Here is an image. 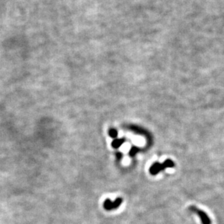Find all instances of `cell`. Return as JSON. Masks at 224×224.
Here are the masks:
<instances>
[{"instance_id": "5", "label": "cell", "mask_w": 224, "mask_h": 224, "mask_svg": "<svg viewBox=\"0 0 224 224\" xmlns=\"http://www.w3.org/2000/svg\"><path fill=\"white\" fill-rule=\"evenodd\" d=\"M139 150H140V148H139L138 147H136V146H133V147H132V148L130 150V152H129L130 156H131V157L135 156L136 153L138 152Z\"/></svg>"}, {"instance_id": "3", "label": "cell", "mask_w": 224, "mask_h": 224, "mask_svg": "<svg viewBox=\"0 0 224 224\" xmlns=\"http://www.w3.org/2000/svg\"><path fill=\"white\" fill-rule=\"evenodd\" d=\"M122 202V198H117L116 199V200L114 201V202H112L111 201L109 200V199H106V200H105L104 206V208L107 210H114L116 209V208H117L120 207V205H121V203Z\"/></svg>"}, {"instance_id": "4", "label": "cell", "mask_w": 224, "mask_h": 224, "mask_svg": "<svg viewBox=\"0 0 224 224\" xmlns=\"http://www.w3.org/2000/svg\"><path fill=\"white\" fill-rule=\"evenodd\" d=\"M125 139H124V138L115 139V140H114L113 142H112L111 146H113L114 148H118L119 147H120V146L125 143Z\"/></svg>"}, {"instance_id": "7", "label": "cell", "mask_w": 224, "mask_h": 224, "mask_svg": "<svg viewBox=\"0 0 224 224\" xmlns=\"http://www.w3.org/2000/svg\"><path fill=\"white\" fill-rule=\"evenodd\" d=\"M116 156H117L118 159H121V158H122V154L120 152L116 153Z\"/></svg>"}, {"instance_id": "6", "label": "cell", "mask_w": 224, "mask_h": 224, "mask_svg": "<svg viewBox=\"0 0 224 224\" xmlns=\"http://www.w3.org/2000/svg\"><path fill=\"white\" fill-rule=\"evenodd\" d=\"M109 134L111 138H116V137L118 136V132L116 129H110V130H109Z\"/></svg>"}, {"instance_id": "2", "label": "cell", "mask_w": 224, "mask_h": 224, "mask_svg": "<svg viewBox=\"0 0 224 224\" xmlns=\"http://www.w3.org/2000/svg\"><path fill=\"white\" fill-rule=\"evenodd\" d=\"M189 209H190V210H191L192 212H196V213L200 216L203 224H210V220L209 217H208L207 215L205 213L204 211L198 209V208L195 206H191L189 207Z\"/></svg>"}, {"instance_id": "1", "label": "cell", "mask_w": 224, "mask_h": 224, "mask_svg": "<svg viewBox=\"0 0 224 224\" xmlns=\"http://www.w3.org/2000/svg\"><path fill=\"white\" fill-rule=\"evenodd\" d=\"M175 166V163L173 160L167 159L165 162H164L162 164H160L159 162H155L154 164H152L149 169V172L152 175H155L160 172L161 170H165L168 168H173Z\"/></svg>"}]
</instances>
